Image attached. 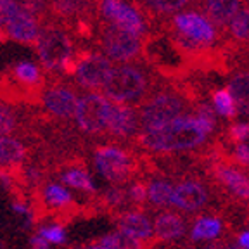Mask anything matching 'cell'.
I'll use <instances>...</instances> for the list:
<instances>
[{
	"mask_svg": "<svg viewBox=\"0 0 249 249\" xmlns=\"http://www.w3.org/2000/svg\"><path fill=\"white\" fill-rule=\"evenodd\" d=\"M208 135L210 133L202 128L194 114H183L161 128L140 130L135 139L144 151L154 154H171L201 147Z\"/></svg>",
	"mask_w": 249,
	"mask_h": 249,
	"instance_id": "1",
	"label": "cell"
},
{
	"mask_svg": "<svg viewBox=\"0 0 249 249\" xmlns=\"http://www.w3.org/2000/svg\"><path fill=\"white\" fill-rule=\"evenodd\" d=\"M36 54V62L52 76L70 74L71 66L78 55L76 43L70 31L59 26H45L38 40L33 43Z\"/></svg>",
	"mask_w": 249,
	"mask_h": 249,
	"instance_id": "2",
	"label": "cell"
},
{
	"mask_svg": "<svg viewBox=\"0 0 249 249\" xmlns=\"http://www.w3.org/2000/svg\"><path fill=\"white\" fill-rule=\"evenodd\" d=\"M149 90V76L137 64H116L104 83L101 93L113 104L132 106L145 97Z\"/></svg>",
	"mask_w": 249,
	"mask_h": 249,
	"instance_id": "3",
	"label": "cell"
},
{
	"mask_svg": "<svg viewBox=\"0 0 249 249\" xmlns=\"http://www.w3.org/2000/svg\"><path fill=\"white\" fill-rule=\"evenodd\" d=\"M137 111H139L140 130H154L183 116L187 111V102L182 97V93L161 90L145 99Z\"/></svg>",
	"mask_w": 249,
	"mask_h": 249,
	"instance_id": "4",
	"label": "cell"
},
{
	"mask_svg": "<svg viewBox=\"0 0 249 249\" xmlns=\"http://www.w3.org/2000/svg\"><path fill=\"white\" fill-rule=\"evenodd\" d=\"M93 163L97 171L113 185H123L132 182L133 177L139 173L140 164L135 156L130 154L126 149L120 145H99L93 151Z\"/></svg>",
	"mask_w": 249,
	"mask_h": 249,
	"instance_id": "5",
	"label": "cell"
},
{
	"mask_svg": "<svg viewBox=\"0 0 249 249\" xmlns=\"http://www.w3.org/2000/svg\"><path fill=\"white\" fill-rule=\"evenodd\" d=\"M113 68L114 64L101 51H83L78 52L70 76L78 89L85 92H99L107 82Z\"/></svg>",
	"mask_w": 249,
	"mask_h": 249,
	"instance_id": "6",
	"label": "cell"
},
{
	"mask_svg": "<svg viewBox=\"0 0 249 249\" xmlns=\"http://www.w3.org/2000/svg\"><path fill=\"white\" fill-rule=\"evenodd\" d=\"M99 47L101 52L109 61L118 64H128L137 59L144 51L142 38L130 31L120 30L111 24H104L99 33Z\"/></svg>",
	"mask_w": 249,
	"mask_h": 249,
	"instance_id": "7",
	"label": "cell"
},
{
	"mask_svg": "<svg viewBox=\"0 0 249 249\" xmlns=\"http://www.w3.org/2000/svg\"><path fill=\"white\" fill-rule=\"evenodd\" d=\"M111 104L101 92H85L78 97L74 109V123L78 130L87 135H101L107 126Z\"/></svg>",
	"mask_w": 249,
	"mask_h": 249,
	"instance_id": "8",
	"label": "cell"
},
{
	"mask_svg": "<svg viewBox=\"0 0 249 249\" xmlns=\"http://www.w3.org/2000/svg\"><path fill=\"white\" fill-rule=\"evenodd\" d=\"M97 12L106 24L144 38L149 26L144 14L126 0H97Z\"/></svg>",
	"mask_w": 249,
	"mask_h": 249,
	"instance_id": "9",
	"label": "cell"
},
{
	"mask_svg": "<svg viewBox=\"0 0 249 249\" xmlns=\"http://www.w3.org/2000/svg\"><path fill=\"white\" fill-rule=\"evenodd\" d=\"M78 97L76 89L66 83H49L42 87L38 93L43 111L55 120H73Z\"/></svg>",
	"mask_w": 249,
	"mask_h": 249,
	"instance_id": "10",
	"label": "cell"
},
{
	"mask_svg": "<svg viewBox=\"0 0 249 249\" xmlns=\"http://www.w3.org/2000/svg\"><path fill=\"white\" fill-rule=\"evenodd\" d=\"M173 26H175L182 43H185V47L210 45L216 38V30L208 21L206 16L194 11L177 14L173 18Z\"/></svg>",
	"mask_w": 249,
	"mask_h": 249,
	"instance_id": "11",
	"label": "cell"
},
{
	"mask_svg": "<svg viewBox=\"0 0 249 249\" xmlns=\"http://www.w3.org/2000/svg\"><path fill=\"white\" fill-rule=\"evenodd\" d=\"M210 171L213 182H216L223 191L237 199H249V177L232 166V163H223L222 160L211 158Z\"/></svg>",
	"mask_w": 249,
	"mask_h": 249,
	"instance_id": "12",
	"label": "cell"
},
{
	"mask_svg": "<svg viewBox=\"0 0 249 249\" xmlns=\"http://www.w3.org/2000/svg\"><path fill=\"white\" fill-rule=\"evenodd\" d=\"M106 132L118 140H128L140 132L139 111L133 106L111 104Z\"/></svg>",
	"mask_w": 249,
	"mask_h": 249,
	"instance_id": "13",
	"label": "cell"
},
{
	"mask_svg": "<svg viewBox=\"0 0 249 249\" xmlns=\"http://www.w3.org/2000/svg\"><path fill=\"white\" fill-rule=\"evenodd\" d=\"M43 26L42 21L35 16L28 14H11L4 18V26H2V33L7 36L9 40L21 45H33L38 40L40 33H42Z\"/></svg>",
	"mask_w": 249,
	"mask_h": 249,
	"instance_id": "14",
	"label": "cell"
},
{
	"mask_svg": "<svg viewBox=\"0 0 249 249\" xmlns=\"http://www.w3.org/2000/svg\"><path fill=\"white\" fill-rule=\"evenodd\" d=\"M210 201L208 189L197 180H185L173 187L170 197V204L182 211H199L206 206Z\"/></svg>",
	"mask_w": 249,
	"mask_h": 249,
	"instance_id": "15",
	"label": "cell"
},
{
	"mask_svg": "<svg viewBox=\"0 0 249 249\" xmlns=\"http://www.w3.org/2000/svg\"><path fill=\"white\" fill-rule=\"evenodd\" d=\"M118 232H123L130 237L142 242H151L154 239L152 223L142 211H121L114 214Z\"/></svg>",
	"mask_w": 249,
	"mask_h": 249,
	"instance_id": "16",
	"label": "cell"
},
{
	"mask_svg": "<svg viewBox=\"0 0 249 249\" xmlns=\"http://www.w3.org/2000/svg\"><path fill=\"white\" fill-rule=\"evenodd\" d=\"M152 230H154L156 242H170L183 237L187 223L180 214L166 211V213H160L156 216Z\"/></svg>",
	"mask_w": 249,
	"mask_h": 249,
	"instance_id": "17",
	"label": "cell"
},
{
	"mask_svg": "<svg viewBox=\"0 0 249 249\" xmlns=\"http://www.w3.org/2000/svg\"><path fill=\"white\" fill-rule=\"evenodd\" d=\"M93 5V0H47V9L62 21L85 19Z\"/></svg>",
	"mask_w": 249,
	"mask_h": 249,
	"instance_id": "18",
	"label": "cell"
},
{
	"mask_svg": "<svg viewBox=\"0 0 249 249\" xmlns=\"http://www.w3.org/2000/svg\"><path fill=\"white\" fill-rule=\"evenodd\" d=\"M11 74L19 85L36 89L43 85V70L36 59H18L11 66Z\"/></svg>",
	"mask_w": 249,
	"mask_h": 249,
	"instance_id": "19",
	"label": "cell"
},
{
	"mask_svg": "<svg viewBox=\"0 0 249 249\" xmlns=\"http://www.w3.org/2000/svg\"><path fill=\"white\" fill-rule=\"evenodd\" d=\"M28 156L26 145L14 137H0V168H19Z\"/></svg>",
	"mask_w": 249,
	"mask_h": 249,
	"instance_id": "20",
	"label": "cell"
},
{
	"mask_svg": "<svg viewBox=\"0 0 249 249\" xmlns=\"http://www.w3.org/2000/svg\"><path fill=\"white\" fill-rule=\"evenodd\" d=\"M241 9V0H206L208 21L213 26H225Z\"/></svg>",
	"mask_w": 249,
	"mask_h": 249,
	"instance_id": "21",
	"label": "cell"
},
{
	"mask_svg": "<svg viewBox=\"0 0 249 249\" xmlns=\"http://www.w3.org/2000/svg\"><path fill=\"white\" fill-rule=\"evenodd\" d=\"M59 180H61L64 185L73 187L76 191L87 192V194H95V185L92 182V177H90L89 171L83 168V164H71L66 170H62L59 173Z\"/></svg>",
	"mask_w": 249,
	"mask_h": 249,
	"instance_id": "22",
	"label": "cell"
},
{
	"mask_svg": "<svg viewBox=\"0 0 249 249\" xmlns=\"http://www.w3.org/2000/svg\"><path fill=\"white\" fill-rule=\"evenodd\" d=\"M47 11V0H0V12L2 16L11 14H28L42 18Z\"/></svg>",
	"mask_w": 249,
	"mask_h": 249,
	"instance_id": "23",
	"label": "cell"
},
{
	"mask_svg": "<svg viewBox=\"0 0 249 249\" xmlns=\"http://www.w3.org/2000/svg\"><path fill=\"white\" fill-rule=\"evenodd\" d=\"M229 93L237 104V113H249V71L233 74L229 82Z\"/></svg>",
	"mask_w": 249,
	"mask_h": 249,
	"instance_id": "24",
	"label": "cell"
},
{
	"mask_svg": "<svg viewBox=\"0 0 249 249\" xmlns=\"http://www.w3.org/2000/svg\"><path fill=\"white\" fill-rule=\"evenodd\" d=\"M223 232V222L216 216H199L192 225V241H211L220 237Z\"/></svg>",
	"mask_w": 249,
	"mask_h": 249,
	"instance_id": "25",
	"label": "cell"
},
{
	"mask_svg": "<svg viewBox=\"0 0 249 249\" xmlns=\"http://www.w3.org/2000/svg\"><path fill=\"white\" fill-rule=\"evenodd\" d=\"M99 244L106 246L109 249H151L156 244V241L142 242L123 232H111L102 239H99Z\"/></svg>",
	"mask_w": 249,
	"mask_h": 249,
	"instance_id": "26",
	"label": "cell"
},
{
	"mask_svg": "<svg viewBox=\"0 0 249 249\" xmlns=\"http://www.w3.org/2000/svg\"><path fill=\"white\" fill-rule=\"evenodd\" d=\"M173 185L168 180L163 178H154L151 180L147 187V199L151 201L152 206L156 208H166L170 206V197Z\"/></svg>",
	"mask_w": 249,
	"mask_h": 249,
	"instance_id": "27",
	"label": "cell"
},
{
	"mask_svg": "<svg viewBox=\"0 0 249 249\" xmlns=\"http://www.w3.org/2000/svg\"><path fill=\"white\" fill-rule=\"evenodd\" d=\"M97 202L101 204L102 208H107L111 211L121 210L123 206H126L128 202V196H126V191L120 185H113L106 189L101 196H99Z\"/></svg>",
	"mask_w": 249,
	"mask_h": 249,
	"instance_id": "28",
	"label": "cell"
},
{
	"mask_svg": "<svg viewBox=\"0 0 249 249\" xmlns=\"http://www.w3.org/2000/svg\"><path fill=\"white\" fill-rule=\"evenodd\" d=\"M19 126V116L9 102L0 99V137H12Z\"/></svg>",
	"mask_w": 249,
	"mask_h": 249,
	"instance_id": "29",
	"label": "cell"
},
{
	"mask_svg": "<svg viewBox=\"0 0 249 249\" xmlns=\"http://www.w3.org/2000/svg\"><path fill=\"white\" fill-rule=\"evenodd\" d=\"M213 111L223 118H233L237 114V104L227 89H220L213 93Z\"/></svg>",
	"mask_w": 249,
	"mask_h": 249,
	"instance_id": "30",
	"label": "cell"
},
{
	"mask_svg": "<svg viewBox=\"0 0 249 249\" xmlns=\"http://www.w3.org/2000/svg\"><path fill=\"white\" fill-rule=\"evenodd\" d=\"M230 33L235 40H249V7H241L229 23Z\"/></svg>",
	"mask_w": 249,
	"mask_h": 249,
	"instance_id": "31",
	"label": "cell"
},
{
	"mask_svg": "<svg viewBox=\"0 0 249 249\" xmlns=\"http://www.w3.org/2000/svg\"><path fill=\"white\" fill-rule=\"evenodd\" d=\"M189 4V0H144V5L156 14H171Z\"/></svg>",
	"mask_w": 249,
	"mask_h": 249,
	"instance_id": "32",
	"label": "cell"
},
{
	"mask_svg": "<svg viewBox=\"0 0 249 249\" xmlns=\"http://www.w3.org/2000/svg\"><path fill=\"white\" fill-rule=\"evenodd\" d=\"M194 116L208 133H213V130L216 128V114H214V111L211 109V106L199 104L197 107H196Z\"/></svg>",
	"mask_w": 249,
	"mask_h": 249,
	"instance_id": "33",
	"label": "cell"
},
{
	"mask_svg": "<svg viewBox=\"0 0 249 249\" xmlns=\"http://www.w3.org/2000/svg\"><path fill=\"white\" fill-rule=\"evenodd\" d=\"M38 235H42L49 244H64L66 242V230L61 223H54V225H45L38 229Z\"/></svg>",
	"mask_w": 249,
	"mask_h": 249,
	"instance_id": "34",
	"label": "cell"
},
{
	"mask_svg": "<svg viewBox=\"0 0 249 249\" xmlns=\"http://www.w3.org/2000/svg\"><path fill=\"white\" fill-rule=\"evenodd\" d=\"M126 196H128V201L132 204H135L137 208H142L147 201V185L142 180H133L126 191Z\"/></svg>",
	"mask_w": 249,
	"mask_h": 249,
	"instance_id": "35",
	"label": "cell"
},
{
	"mask_svg": "<svg viewBox=\"0 0 249 249\" xmlns=\"http://www.w3.org/2000/svg\"><path fill=\"white\" fill-rule=\"evenodd\" d=\"M227 137L233 144H246V140H249V123L237 121V123L230 124L227 130Z\"/></svg>",
	"mask_w": 249,
	"mask_h": 249,
	"instance_id": "36",
	"label": "cell"
},
{
	"mask_svg": "<svg viewBox=\"0 0 249 249\" xmlns=\"http://www.w3.org/2000/svg\"><path fill=\"white\" fill-rule=\"evenodd\" d=\"M230 163L248 168L249 166V145L248 144H235L233 145Z\"/></svg>",
	"mask_w": 249,
	"mask_h": 249,
	"instance_id": "37",
	"label": "cell"
},
{
	"mask_svg": "<svg viewBox=\"0 0 249 249\" xmlns=\"http://www.w3.org/2000/svg\"><path fill=\"white\" fill-rule=\"evenodd\" d=\"M30 244H31V249H49V242L42 237V235H33L30 239Z\"/></svg>",
	"mask_w": 249,
	"mask_h": 249,
	"instance_id": "38",
	"label": "cell"
},
{
	"mask_svg": "<svg viewBox=\"0 0 249 249\" xmlns=\"http://www.w3.org/2000/svg\"><path fill=\"white\" fill-rule=\"evenodd\" d=\"M235 242H237L242 249H249V230L248 232H242L241 235L235 239Z\"/></svg>",
	"mask_w": 249,
	"mask_h": 249,
	"instance_id": "39",
	"label": "cell"
},
{
	"mask_svg": "<svg viewBox=\"0 0 249 249\" xmlns=\"http://www.w3.org/2000/svg\"><path fill=\"white\" fill-rule=\"evenodd\" d=\"M223 246H225V249H242L235 241H227V242H223Z\"/></svg>",
	"mask_w": 249,
	"mask_h": 249,
	"instance_id": "40",
	"label": "cell"
},
{
	"mask_svg": "<svg viewBox=\"0 0 249 249\" xmlns=\"http://www.w3.org/2000/svg\"><path fill=\"white\" fill-rule=\"evenodd\" d=\"M83 249H109V248H106V246H102V244H90V246H87V248H83Z\"/></svg>",
	"mask_w": 249,
	"mask_h": 249,
	"instance_id": "41",
	"label": "cell"
},
{
	"mask_svg": "<svg viewBox=\"0 0 249 249\" xmlns=\"http://www.w3.org/2000/svg\"><path fill=\"white\" fill-rule=\"evenodd\" d=\"M2 26H4V16H2V12H0V30H2Z\"/></svg>",
	"mask_w": 249,
	"mask_h": 249,
	"instance_id": "42",
	"label": "cell"
},
{
	"mask_svg": "<svg viewBox=\"0 0 249 249\" xmlns=\"http://www.w3.org/2000/svg\"><path fill=\"white\" fill-rule=\"evenodd\" d=\"M210 249H220V248H210Z\"/></svg>",
	"mask_w": 249,
	"mask_h": 249,
	"instance_id": "43",
	"label": "cell"
},
{
	"mask_svg": "<svg viewBox=\"0 0 249 249\" xmlns=\"http://www.w3.org/2000/svg\"><path fill=\"white\" fill-rule=\"evenodd\" d=\"M248 2H249V0H248Z\"/></svg>",
	"mask_w": 249,
	"mask_h": 249,
	"instance_id": "44",
	"label": "cell"
}]
</instances>
